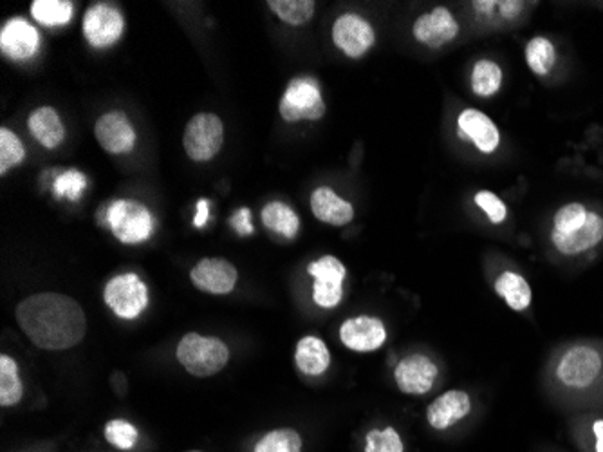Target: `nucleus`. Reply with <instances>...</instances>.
I'll return each instance as SVG.
<instances>
[{
    "mask_svg": "<svg viewBox=\"0 0 603 452\" xmlns=\"http://www.w3.org/2000/svg\"><path fill=\"white\" fill-rule=\"evenodd\" d=\"M553 245L564 255L582 254L598 245L603 239V217L596 212H589L584 225L571 234L553 232Z\"/></svg>",
    "mask_w": 603,
    "mask_h": 452,
    "instance_id": "nucleus-19",
    "label": "nucleus"
},
{
    "mask_svg": "<svg viewBox=\"0 0 603 452\" xmlns=\"http://www.w3.org/2000/svg\"><path fill=\"white\" fill-rule=\"evenodd\" d=\"M499 2H474V8L481 13H492Z\"/></svg>",
    "mask_w": 603,
    "mask_h": 452,
    "instance_id": "nucleus-41",
    "label": "nucleus"
},
{
    "mask_svg": "<svg viewBox=\"0 0 603 452\" xmlns=\"http://www.w3.org/2000/svg\"><path fill=\"white\" fill-rule=\"evenodd\" d=\"M224 127L219 116L210 113L195 114L188 122L183 136L188 158L194 161H210L221 151Z\"/></svg>",
    "mask_w": 603,
    "mask_h": 452,
    "instance_id": "nucleus-5",
    "label": "nucleus"
},
{
    "mask_svg": "<svg viewBox=\"0 0 603 452\" xmlns=\"http://www.w3.org/2000/svg\"><path fill=\"white\" fill-rule=\"evenodd\" d=\"M24 395V386L20 382L19 366L8 355L0 357V405L10 407L19 404Z\"/></svg>",
    "mask_w": 603,
    "mask_h": 452,
    "instance_id": "nucleus-26",
    "label": "nucleus"
},
{
    "mask_svg": "<svg viewBox=\"0 0 603 452\" xmlns=\"http://www.w3.org/2000/svg\"><path fill=\"white\" fill-rule=\"evenodd\" d=\"M94 134L103 149L111 154L130 152L136 143V132L132 129L129 118L120 111L100 116L94 127Z\"/></svg>",
    "mask_w": 603,
    "mask_h": 452,
    "instance_id": "nucleus-16",
    "label": "nucleus"
},
{
    "mask_svg": "<svg viewBox=\"0 0 603 452\" xmlns=\"http://www.w3.org/2000/svg\"><path fill=\"white\" fill-rule=\"evenodd\" d=\"M307 272L315 279L313 301L320 308H334L344 299V281L347 270L344 263L333 255H324L307 266Z\"/></svg>",
    "mask_w": 603,
    "mask_h": 452,
    "instance_id": "nucleus-7",
    "label": "nucleus"
},
{
    "mask_svg": "<svg viewBox=\"0 0 603 452\" xmlns=\"http://www.w3.org/2000/svg\"><path fill=\"white\" fill-rule=\"evenodd\" d=\"M35 20L47 28L64 26L73 17V4L67 0H35L31 4Z\"/></svg>",
    "mask_w": 603,
    "mask_h": 452,
    "instance_id": "nucleus-29",
    "label": "nucleus"
},
{
    "mask_svg": "<svg viewBox=\"0 0 603 452\" xmlns=\"http://www.w3.org/2000/svg\"><path fill=\"white\" fill-rule=\"evenodd\" d=\"M87 187V178L78 170H67L60 174L53 183V192L58 199L67 198L69 201H78Z\"/></svg>",
    "mask_w": 603,
    "mask_h": 452,
    "instance_id": "nucleus-32",
    "label": "nucleus"
},
{
    "mask_svg": "<svg viewBox=\"0 0 603 452\" xmlns=\"http://www.w3.org/2000/svg\"><path fill=\"white\" fill-rule=\"evenodd\" d=\"M271 11L289 26H304L315 15L316 4L313 0H271Z\"/></svg>",
    "mask_w": 603,
    "mask_h": 452,
    "instance_id": "nucleus-27",
    "label": "nucleus"
},
{
    "mask_svg": "<svg viewBox=\"0 0 603 452\" xmlns=\"http://www.w3.org/2000/svg\"><path fill=\"white\" fill-rule=\"evenodd\" d=\"M470 411H472V400L468 393L459 389L446 391L445 395L437 396L428 407V424L437 431H445L448 427L461 422Z\"/></svg>",
    "mask_w": 603,
    "mask_h": 452,
    "instance_id": "nucleus-18",
    "label": "nucleus"
},
{
    "mask_svg": "<svg viewBox=\"0 0 603 452\" xmlns=\"http://www.w3.org/2000/svg\"><path fill=\"white\" fill-rule=\"evenodd\" d=\"M587 208L580 203H569L558 210L555 214V230L558 234H571L584 225L587 219Z\"/></svg>",
    "mask_w": 603,
    "mask_h": 452,
    "instance_id": "nucleus-34",
    "label": "nucleus"
},
{
    "mask_svg": "<svg viewBox=\"0 0 603 452\" xmlns=\"http://www.w3.org/2000/svg\"><path fill=\"white\" fill-rule=\"evenodd\" d=\"M470 85L475 95L490 98L497 95L502 87V69L493 60H479L472 69Z\"/></svg>",
    "mask_w": 603,
    "mask_h": 452,
    "instance_id": "nucleus-25",
    "label": "nucleus"
},
{
    "mask_svg": "<svg viewBox=\"0 0 603 452\" xmlns=\"http://www.w3.org/2000/svg\"><path fill=\"white\" fill-rule=\"evenodd\" d=\"M333 42L349 58H360L374 46L376 35L367 20L356 13H345L333 26Z\"/></svg>",
    "mask_w": 603,
    "mask_h": 452,
    "instance_id": "nucleus-9",
    "label": "nucleus"
},
{
    "mask_svg": "<svg viewBox=\"0 0 603 452\" xmlns=\"http://www.w3.org/2000/svg\"><path fill=\"white\" fill-rule=\"evenodd\" d=\"M459 138L474 143L477 151L492 154L501 143V134L490 116L477 109H464L457 118Z\"/></svg>",
    "mask_w": 603,
    "mask_h": 452,
    "instance_id": "nucleus-14",
    "label": "nucleus"
},
{
    "mask_svg": "<svg viewBox=\"0 0 603 452\" xmlns=\"http://www.w3.org/2000/svg\"><path fill=\"white\" fill-rule=\"evenodd\" d=\"M125 28L120 11L109 4H96L84 17V35L93 48H109L118 42Z\"/></svg>",
    "mask_w": 603,
    "mask_h": 452,
    "instance_id": "nucleus-10",
    "label": "nucleus"
},
{
    "mask_svg": "<svg viewBox=\"0 0 603 452\" xmlns=\"http://www.w3.org/2000/svg\"><path fill=\"white\" fill-rule=\"evenodd\" d=\"M340 339L353 351L369 353L380 349L387 340L385 324L376 317H354L340 326Z\"/></svg>",
    "mask_w": 603,
    "mask_h": 452,
    "instance_id": "nucleus-15",
    "label": "nucleus"
},
{
    "mask_svg": "<svg viewBox=\"0 0 603 452\" xmlns=\"http://www.w3.org/2000/svg\"><path fill=\"white\" fill-rule=\"evenodd\" d=\"M295 362L302 373L309 377H318L331 366V353L324 340L318 337H304L298 340Z\"/></svg>",
    "mask_w": 603,
    "mask_h": 452,
    "instance_id": "nucleus-21",
    "label": "nucleus"
},
{
    "mask_svg": "<svg viewBox=\"0 0 603 452\" xmlns=\"http://www.w3.org/2000/svg\"><path fill=\"white\" fill-rule=\"evenodd\" d=\"M40 46L37 29L24 19H13L2 28L0 49L6 57L13 60H28Z\"/></svg>",
    "mask_w": 603,
    "mask_h": 452,
    "instance_id": "nucleus-17",
    "label": "nucleus"
},
{
    "mask_svg": "<svg viewBox=\"0 0 603 452\" xmlns=\"http://www.w3.org/2000/svg\"><path fill=\"white\" fill-rule=\"evenodd\" d=\"M138 429L127 420H112L105 425V440L121 451H129L138 442Z\"/></svg>",
    "mask_w": 603,
    "mask_h": 452,
    "instance_id": "nucleus-33",
    "label": "nucleus"
},
{
    "mask_svg": "<svg viewBox=\"0 0 603 452\" xmlns=\"http://www.w3.org/2000/svg\"><path fill=\"white\" fill-rule=\"evenodd\" d=\"M210 205H208V201L206 199H199V203H197V212H195L194 217V225L197 228H203L206 225V221H208V216H210Z\"/></svg>",
    "mask_w": 603,
    "mask_h": 452,
    "instance_id": "nucleus-38",
    "label": "nucleus"
},
{
    "mask_svg": "<svg viewBox=\"0 0 603 452\" xmlns=\"http://www.w3.org/2000/svg\"><path fill=\"white\" fill-rule=\"evenodd\" d=\"M177 360L194 377H214L230 360V349L217 337L188 333L177 344Z\"/></svg>",
    "mask_w": 603,
    "mask_h": 452,
    "instance_id": "nucleus-2",
    "label": "nucleus"
},
{
    "mask_svg": "<svg viewBox=\"0 0 603 452\" xmlns=\"http://www.w3.org/2000/svg\"><path fill=\"white\" fill-rule=\"evenodd\" d=\"M262 223L275 236L284 239H293L300 232V217L297 216V212L280 201H273L264 207Z\"/></svg>",
    "mask_w": 603,
    "mask_h": 452,
    "instance_id": "nucleus-23",
    "label": "nucleus"
},
{
    "mask_svg": "<svg viewBox=\"0 0 603 452\" xmlns=\"http://www.w3.org/2000/svg\"><path fill=\"white\" fill-rule=\"evenodd\" d=\"M365 452H403V442L401 436L394 427L387 429H372L367 434V443H365Z\"/></svg>",
    "mask_w": 603,
    "mask_h": 452,
    "instance_id": "nucleus-35",
    "label": "nucleus"
},
{
    "mask_svg": "<svg viewBox=\"0 0 603 452\" xmlns=\"http://www.w3.org/2000/svg\"><path fill=\"white\" fill-rule=\"evenodd\" d=\"M105 302L121 319H136L149 304L147 286L136 274L114 277L105 286Z\"/></svg>",
    "mask_w": 603,
    "mask_h": 452,
    "instance_id": "nucleus-6",
    "label": "nucleus"
},
{
    "mask_svg": "<svg viewBox=\"0 0 603 452\" xmlns=\"http://www.w3.org/2000/svg\"><path fill=\"white\" fill-rule=\"evenodd\" d=\"M459 24L450 10L443 6L428 11L414 22V38L428 48H443L459 35Z\"/></svg>",
    "mask_w": 603,
    "mask_h": 452,
    "instance_id": "nucleus-12",
    "label": "nucleus"
},
{
    "mask_svg": "<svg viewBox=\"0 0 603 452\" xmlns=\"http://www.w3.org/2000/svg\"><path fill=\"white\" fill-rule=\"evenodd\" d=\"M311 210L316 219L333 226L347 225L354 217L353 205L329 187H320L311 194Z\"/></svg>",
    "mask_w": 603,
    "mask_h": 452,
    "instance_id": "nucleus-20",
    "label": "nucleus"
},
{
    "mask_svg": "<svg viewBox=\"0 0 603 452\" xmlns=\"http://www.w3.org/2000/svg\"><path fill=\"white\" fill-rule=\"evenodd\" d=\"M594 434H596V452H603V420L594 422Z\"/></svg>",
    "mask_w": 603,
    "mask_h": 452,
    "instance_id": "nucleus-40",
    "label": "nucleus"
},
{
    "mask_svg": "<svg viewBox=\"0 0 603 452\" xmlns=\"http://www.w3.org/2000/svg\"><path fill=\"white\" fill-rule=\"evenodd\" d=\"M29 131L46 149H56L65 136L62 120L51 107H40L29 116Z\"/></svg>",
    "mask_w": 603,
    "mask_h": 452,
    "instance_id": "nucleus-22",
    "label": "nucleus"
},
{
    "mask_svg": "<svg viewBox=\"0 0 603 452\" xmlns=\"http://www.w3.org/2000/svg\"><path fill=\"white\" fill-rule=\"evenodd\" d=\"M253 452H302V438L295 429H275L260 438Z\"/></svg>",
    "mask_w": 603,
    "mask_h": 452,
    "instance_id": "nucleus-30",
    "label": "nucleus"
},
{
    "mask_svg": "<svg viewBox=\"0 0 603 452\" xmlns=\"http://www.w3.org/2000/svg\"><path fill=\"white\" fill-rule=\"evenodd\" d=\"M190 279L201 292L226 295L232 292L237 284V270L230 261L208 257L195 264Z\"/></svg>",
    "mask_w": 603,
    "mask_h": 452,
    "instance_id": "nucleus-13",
    "label": "nucleus"
},
{
    "mask_svg": "<svg viewBox=\"0 0 603 452\" xmlns=\"http://www.w3.org/2000/svg\"><path fill=\"white\" fill-rule=\"evenodd\" d=\"M26 158L24 145L17 138L15 132L10 129L0 131V174H6L8 170L17 167L20 161Z\"/></svg>",
    "mask_w": 603,
    "mask_h": 452,
    "instance_id": "nucleus-31",
    "label": "nucleus"
},
{
    "mask_svg": "<svg viewBox=\"0 0 603 452\" xmlns=\"http://www.w3.org/2000/svg\"><path fill=\"white\" fill-rule=\"evenodd\" d=\"M20 330L35 346L49 351L75 348L85 337L82 306L62 293H37L17 308Z\"/></svg>",
    "mask_w": 603,
    "mask_h": 452,
    "instance_id": "nucleus-1",
    "label": "nucleus"
},
{
    "mask_svg": "<svg viewBox=\"0 0 603 452\" xmlns=\"http://www.w3.org/2000/svg\"><path fill=\"white\" fill-rule=\"evenodd\" d=\"M437 375L439 369L436 364L419 353L403 358L394 371L399 391L405 395H425L434 387Z\"/></svg>",
    "mask_w": 603,
    "mask_h": 452,
    "instance_id": "nucleus-11",
    "label": "nucleus"
},
{
    "mask_svg": "<svg viewBox=\"0 0 603 452\" xmlns=\"http://www.w3.org/2000/svg\"><path fill=\"white\" fill-rule=\"evenodd\" d=\"M495 290L504 301L508 302L511 310L515 311L528 310L531 299H533L528 281L515 272H504L499 275V279L495 283Z\"/></svg>",
    "mask_w": 603,
    "mask_h": 452,
    "instance_id": "nucleus-24",
    "label": "nucleus"
},
{
    "mask_svg": "<svg viewBox=\"0 0 603 452\" xmlns=\"http://www.w3.org/2000/svg\"><path fill=\"white\" fill-rule=\"evenodd\" d=\"M602 357L589 346H575L560 360L557 377L564 386L584 389L593 384L602 373Z\"/></svg>",
    "mask_w": 603,
    "mask_h": 452,
    "instance_id": "nucleus-8",
    "label": "nucleus"
},
{
    "mask_svg": "<svg viewBox=\"0 0 603 452\" xmlns=\"http://www.w3.org/2000/svg\"><path fill=\"white\" fill-rule=\"evenodd\" d=\"M475 205L483 210L493 225H501L508 216V208L497 194L490 190H481L475 194Z\"/></svg>",
    "mask_w": 603,
    "mask_h": 452,
    "instance_id": "nucleus-36",
    "label": "nucleus"
},
{
    "mask_svg": "<svg viewBox=\"0 0 603 452\" xmlns=\"http://www.w3.org/2000/svg\"><path fill=\"white\" fill-rule=\"evenodd\" d=\"M194 452H197V451H194Z\"/></svg>",
    "mask_w": 603,
    "mask_h": 452,
    "instance_id": "nucleus-42",
    "label": "nucleus"
},
{
    "mask_svg": "<svg viewBox=\"0 0 603 452\" xmlns=\"http://www.w3.org/2000/svg\"><path fill=\"white\" fill-rule=\"evenodd\" d=\"M107 223L123 245H138L154 232V217L149 208L132 199H118L107 208Z\"/></svg>",
    "mask_w": 603,
    "mask_h": 452,
    "instance_id": "nucleus-3",
    "label": "nucleus"
},
{
    "mask_svg": "<svg viewBox=\"0 0 603 452\" xmlns=\"http://www.w3.org/2000/svg\"><path fill=\"white\" fill-rule=\"evenodd\" d=\"M499 10L502 11L504 17L513 19V17H517L520 10H522V2H499Z\"/></svg>",
    "mask_w": 603,
    "mask_h": 452,
    "instance_id": "nucleus-39",
    "label": "nucleus"
},
{
    "mask_svg": "<svg viewBox=\"0 0 603 452\" xmlns=\"http://www.w3.org/2000/svg\"><path fill=\"white\" fill-rule=\"evenodd\" d=\"M557 60V51L546 37L531 38L526 46V62L535 75L546 76L551 73Z\"/></svg>",
    "mask_w": 603,
    "mask_h": 452,
    "instance_id": "nucleus-28",
    "label": "nucleus"
},
{
    "mask_svg": "<svg viewBox=\"0 0 603 452\" xmlns=\"http://www.w3.org/2000/svg\"><path fill=\"white\" fill-rule=\"evenodd\" d=\"M250 208L242 207L233 214L232 223L233 228L237 230L239 236H251L255 232V228L251 225L250 219Z\"/></svg>",
    "mask_w": 603,
    "mask_h": 452,
    "instance_id": "nucleus-37",
    "label": "nucleus"
},
{
    "mask_svg": "<svg viewBox=\"0 0 603 452\" xmlns=\"http://www.w3.org/2000/svg\"><path fill=\"white\" fill-rule=\"evenodd\" d=\"M279 111L280 116L289 123L320 120L325 114V104L315 78L298 76L291 80L280 100Z\"/></svg>",
    "mask_w": 603,
    "mask_h": 452,
    "instance_id": "nucleus-4",
    "label": "nucleus"
}]
</instances>
